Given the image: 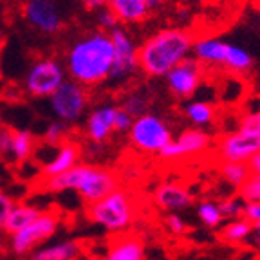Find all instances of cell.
<instances>
[{"mask_svg":"<svg viewBox=\"0 0 260 260\" xmlns=\"http://www.w3.org/2000/svg\"><path fill=\"white\" fill-rule=\"evenodd\" d=\"M114 60V47L110 32H87L76 38L65 53V73L71 80L85 87L100 85L110 78Z\"/></svg>","mask_w":260,"mask_h":260,"instance_id":"6da1fadb","label":"cell"},{"mask_svg":"<svg viewBox=\"0 0 260 260\" xmlns=\"http://www.w3.org/2000/svg\"><path fill=\"white\" fill-rule=\"evenodd\" d=\"M190 31L183 27H162L138 45V69L148 78H165L175 65L191 56Z\"/></svg>","mask_w":260,"mask_h":260,"instance_id":"7a4b0ae2","label":"cell"},{"mask_svg":"<svg viewBox=\"0 0 260 260\" xmlns=\"http://www.w3.org/2000/svg\"><path fill=\"white\" fill-rule=\"evenodd\" d=\"M191 56L203 67H222L237 74L248 73L253 67V56L248 49L219 37H203L193 40Z\"/></svg>","mask_w":260,"mask_h":260,"instance_id":"3957f363","label":"cell"},{"mask_svg":"<svg viewBox=\"0 0 260 260\" xmlns=\"http://www.w3.org/2000/svg\"><path fill=\"white\" fill-rule=\"evenodd\" d=\"M136 210H138V206H136L132 193L118 186L109 195H105L103 199L89 204L87 217L90 222L105 228L112 233H118L125 232L126 228H130V224L134 222Z\"/></svg>","mask_w":260,"mask_h":260,"instance_id":"277c9868","label":"cell"},{"mask_svg":"<svg viewBox=\"0 0 260 260\" xmlns=\"http://www.w3.org/2000/svg\"><path fill=\"white\" fill-rule=\"evenodd\" d=\"M128 139L136 150L143 154H159L172 141V130L165 118L145 112L134 118L128 128Z\"/></svg>","mask_w":260,"mask_h":260,"instance_id":"5b68a950","label":"cell"},{"mask_svg":"<svg viewBox=\"0 0 260 260\" xmlns=\"http://www.w3.org/2000/svg\"><path fill=\"white\" fill-rule=\"evenodd\" d=\"M60 213L56 211H40L37 219L18 232L11 233V249L15 255L27 256L42 244L53 239L60 226Z\"/></svg>","mask_w":260,"mask_h":260,"instance_id":"8992f818","label":"cell"},{"mask_svg":"<svg viewBox=\"0 0 260 260\" xmlns=\"http://www.w3.org/2000/svg\"><path fill=\"white\" fill-rule=\"evenodd\" d=\"M51 110L56 119L63 123H76L85 114L89 107V90L85 85H81L74 80L65 78L63 83L49 96Z\"/></svg>","mask_w":260,"mask_h":260,"instance_id":"52a82bcc","label":"cell"},{"mask_svg":"<svg viewBox=\"0 0 260 260\" xmlns=\"http://www.w3.org/2000/svg\"><path fill=\"white\" fill-rule=\"evenodd\" d=\"M67 78L65 67L54 58H40L24 76L25 92L35 98H49Z\"/></svg>","mask_w":260,"mask_h":260,"instance_id":"ba28073f","label":"cell"},{"mask_svg":"<svg viewBox=\"0 0 260 260\" xmlns=\"http://www.w3.org/2000/svg\"><path fill=\"white\" fill-rule=\"evenodd\" d=\"M22 16L35 31L56 35L65 25V8L60 0H24Z\"/></svg>","mask_w":260,"mask_h":260,"instance_id":"9c48e42d","label":"cell"},{"mask_svg":"<svg viewBox=\"0 0 260 260\" xmlns=\"http://www.w3.org/2000/svg\"><path fill=\"white\" fill-rule=\"evenodd\" d=\"M203 65L190 56L175 65L165 76V80H167V87L172 92V96L188 100V98L195 96V92L199 90L201 83H203Z\"/></svg>","mask_w":260,"mask_h":260,"instance_id":"30bf717a","label":"cell"},{"mask_svg":"<svg viewBox=\"0 0 260 260\" xmlns=\"http://www.w3.org/2000/svg\"><path fill=\"white\" fill-rule=\"evenodd\" d=\"M110 38H112V47H114V60H112L110 78L121 81L138 69V44L119 25L110 31Z\"/></svg>","mask_w":260,"mask_h":260,"instance_id":"8fae6325","label":"cell"},{"mask_svg":"<svg viewBox=\"0 0 260 260\" xmlns=\"http://www.w3.org/2000/svg\"><path fill=\"white\" fill-rule=\"evenodd\" d=\"M118 186L119 181L114 172L107 170V168L85 165V170L80 179V184L76 186V191L87 204H92L103 199L105 195H109Z\"/></svg>","mask_w":260,"mask_h":260,"instance_id":"7c38bea8","label":"cell"},{"mask_svg":"<svg viewBox=\"0 0 260 260\" xmlns=\"http://www.w3.org/2000/svg\"><path fill=\"white\" fill-rule=\"evenodd\" d=\"M210 146H211V136L204 128L193 126V128L183 130L177 139L172 138V141L159 152V155L162 159H168V161H172V159L193 157V155L204 154L206 150H210Z\"/></svg>","mask_w":260,"mask_h":260,"instance_id":"4fadbf2b","label":"cell"},{"mask_svg":"<svg viewBox=\"0 0 260 260\" xmlns=\"http://www.w3.org/2000/svg\"><path fill=\"white\" fill-rule=\"evenodd\" d=\"M260 150V136L235 130L222 136L217 145V154L222 161L246 162L255 152Z\"/></svg>","mask_w":260,"mask_h":260,"instance_id":"5bb4252c","label":"cell"},{"mask_svg":"<svg viewBox=\"0 0 260 260\" xmlns=\"http://www.w3.org/2000/svg\"><path fill=\"white\" fill-rule=\"evenodd\" d=\"M35 150V138L27 130L4 128L0 136V157L11 159L15 162H24L31 157Z\"/></svg>","mask_w":260,"mask_h":260,"instance_id":"9a60e30c","label":"cell"},{"mask_svg":"<svg viewBox=\"0 0 260 260\" xmlns=\"http://www.w3.org/2000/svg\"><path fill=\"white\" fill-rule=\"evenodd\" d=\"M154 201L161 210L183 211L193 204V195L179 183H161L154 191Z\"/></svg>","mask_w":260,"mask_h":260,"instance_id":"2e32d148","label":"cell"},{"mask_svg":"<svg viewBox=\"0 0 260 260\" xmlns=\"http://www.w3.org/2000/svg\"><path fill=\"white\" fill-rule=\"evenodd\" d=\"M116 109L114 105H102L94 109L87 118V138L94 143H103L110 138L114 132V118H116Z\"/></svg>","mask_w":260,"mask_h":260,"instance_id":"e0dca14e","label":"cell"},{"mask_svg":"<svg viewBox=\"0 0 260 260\" xmlns=\"http://www.w3.org/2000/svg\"><path fill=\"white\" fill-rule=\"evenodd\" d=\"M105 6L112 9L119 24H141L150 15L145 0H107Z\"/></svg>","mask_w":260,"mask_h":260,"instance_id":"ac0fdd59","label":"cell"},{"mask_svg":"<svg viewBox=\"0 0 260 260\" xmlns=\"http://www.w3.org/2000/svg\"><path fill=\"white\" fill-rule=\"evenodd\" d=\"M78 162H80V146L76 143L63 141L61 145H58L56 154L45 162L44 177L61 174V172L69 170L71 167H74Z\"/></svg>","mask_w":260,"mask_h":260,"instance_id":"d6986e66","label":"cell"},{"mask_svg":"<svg viewBox=\"0 0 260 260\" xmlns=\"http://www.w3.org/2000/svg\"><path fill=\"white\" fill-rule=\"evenodd\" d=\"M80 255V244L74 240L51 244L45 248H37L27 255V260H74Z\"/></svg>","mask_w":260,"mask_h":260,"instance_id":"ffe728a7","label":"cell"},{"mask_svg":"<svg viewBox=\"0 0 260 260\" xmlns=\"http://www.w3.org/2000/svg\"><path fill=\"white\" fill-rule=\"evenodd\" d=\"M145 258V246L136 237H123L109 248V253L103 260H143Z\"/></svg>","mask_w":260,"mask_h":260,"instance_id":"44dd1931","label":"cell"},{"mask_svg":"<svg viewBox=\"0 0 260 260\" xmlns=\"http://www.w3.org/2000/svg\"><path fill=\"white\" fill-rule=\"evenodd\" d=\"M40 215V210L35 206H29V204H13L11 211L8 213V217H6V222L4 226H2V230H4L8 235H11V233L18 232V230H22L24 226H27L29 222H32V220L37 219V217Z\"/></svg>","mask_w":260,"mask_h":260,"instance_id":"7402d4cb","label":"cell"},{"mask_svg":"<svg viewBox=\"0 0 260 260\" xmlns=\"http://www.w3.org/2000/svg\"><path fill=\"white\" fill-rule=\"evenodd\" d=\"M184 116L193 126H210L211 123L215 121V109L210 102L204 100H191L184 105Z\"/></svg>","mask_w":260,"mask_h":260,"instance_id":"603a6c76","label":"cell"},{"mask_svg":"<svg viewBox=\"0 0 260 260\" xmlns=\"http://www.w3.org/2000/svg\"><path fill=\"white\" fill-rule=\"evenodd\" d=\"M220 174H222V179L228 184H232L233 188H240L246 183V179L251 175V172H249L246 162L224 161L222 167H220Z\"/></svg>","mask_w":260,"mask_h":260,"instance_id":"cb8c5ba5","label":"cell"},{"mask_svg":"<svg viewBox=\"0 0 260 260\" xmlns=\"http://www.w3.org/2000/svg\"><path fill=\"white\" fill-rule=\"evenodd\" d=\"M220 237H222V240H226V242H230V244L242 242V240L251 237V222L246 220L244 217L233 219L232 222L222 230Z\"/></svg>","mask_w":260,"mask_h":260,"instance_id":"d4e9b609","label":"cell"},{"mask_svg":"<svg viewBox=\"0 0 260 260\" xmlns=\"http://www.w3.org/2000/svg\"><path fill=\"white\" fill-rule=\"evenodd\" d=\"M148 107H150V100L143 90H132L121 102V109H125L132 118H138L141 114L148 112Z\"/></svg>","mask_w":260,"mask_h":260,"instance_id":"484cf974","label":"cell"},{"mask_svg":"<svg viewBox=\"0 0 260 260\" xmlns=\"http://www.w3.org/2000/svg\"><path fill=\"white\" fill-rule=\"evenodd\" d=\"M197 215L203 220L204 226H208V228H219L220 224L224 222L219 206H217V203H213V201H203V203H199V206H197Z\"/></svg>","mask_w":260,"mask_h":260,"instance_id":"4316f807","label":"cell"},{"mask_svg":"<svg viewBox=\"0 0 260 260\" xmlns=\"http://www.w3.org/2000/svg\"><path fill=\"white\" fill-rule=\"evenodd\" d=\"M239 197L244 203L260 201V174H251L246 179V183L239 188Z\"/></svg>","mask_w":260,"mask_h":260,"instance_id":"83f0119b","label":"cell"},{"mask_svg":"<svg viewBox=\"0 0 260 260\" xmlns=\"http://www.w3.org/2000/svg\"><path fill=\"white\" fill-rule=\"evenodd\" d=\"M220 210V215L222 219H239L242 217V210H244V201L239 199V197H228V199H222L220 203H217Z\"/></svg>","mask_w":260,"mask_h":260,"instance_id":"f1b7e54d","label":"cell"},{"mask_svg":"<svg viewBox=\"0 0 260 260\" xmlns=\"http://www.w3.org/2000/svg\"><path fill=\"white\" fill-rule=\"evenodd\" d=\"M67 132H69V126H67V123L56 119V121L51 123V125L47 126V130H45V141H47L51 146H58V145H61V143L65 141V138H67Z\"/></svg>","mask_w":260,"mask_h":260,"instance_id":"f546056e","label":"cell"},{"mask_svg":"<svg viewBox=\"0 0 260 260\" xmlns=\"http://www.w3.org/2000/svg\"><path fill=\"white\" fill-rule=\"evenodd\" d=\"M96 11H98V25H100L102 31L110 32L112 29H116L119 25V20L116 18V15H114L109 6H103V8L96 9Z\"/></svg>","mask_w":260,"mask_h":260,"instance_id":"4dcf8cb0","label":"cell"},{"mask_svg":"<svg viewBox=\"0 0 260 260\" xmlns=\"http://www.w3.org/2000/svg\"><path fill=\"white\" fill-rule=\"evenodd\" d=\"M239 130L260 136V109L244 114L242 119H240V123H239Z\"/></svg>","mask_w":260,"mask_h":260,"instance_id":"1f68e13d","label":"cell"},{"mask_svg":"<svg viewBox=\"0 0 260 260\" xmlns=\"http://www.w3.org/2000/svg\"><path fill=\"white\" fill-rule=\"evenodd\" d=\"M165 224H167V228L174 233V235H183V233H186V230H188L184 219L179 215L177 211H170V213L167 215V219H165Z\"/></svg>","mask_w":260,"mask_h":260,"instance_id":"d6a6232c","label":"cell"},{"mask_svg":"<svg viewBox=\"0 0 260 260\" xmlns=\"http://www.w3.org/2000/svg\"><path fill=\"white\" fill-rule=\"evenodd\" d=\"M132 121H134V118L125 109L118 107L116 109V118H114V132H128V128L132 126Z\"/></svg>","mask_w":260,"mask_h":260,"instance_id":"836d02e7","label":"cell"},{"mask_svg":"<svg viewBox=\"0 0 260 260\" xmlns=\"http://www.w3.org/2000/svg\"><path fill=\"white\" fill-rule=\"evenodd\" d=\"M242 217L249 222H256L260 220V201H249V203H244Z\"/></svg>","mask_w":260,"mask_h":260,"instance_id":"e575fe53","label":"cell"},{"mask_svg":"<svg viewBox=\"0 0 260 260\" xmlns=\"http://www.w3.org/2000/svg\"><path fill=\"white\" fill-rule=\"evenodd\" d=\"M13 204H15V201H13L8 193L0 191V230H2V226H4L6 217H8V213L11 211Z\"/></svg>","mask_w":260,"mask_h":260,"instance_id":"d590c367","label":"cell"},{"mask_svg":"<svg viewBox=\"0 0 260 260\" xmlns=\"http://www.w3.org/2000/svg\"><path fill=\"white\" fill-rule=\"evenodd\" d=\"M246 165H248V168H249L251 174H260V150L255 152V154L246 161Z\"/></svg>","mask_w":260,"mask_h":260,"instance_id":"8d00e7d4","label":"cell"},{"mask_svg":"<svg viewBox=\"0 0 260 260\" xmlns=\"http://www.w3.org/2000/svg\"><path fill=\"white\" fill-rule=\"evenodd\" d=\"M83 8L90 9V11H94V9H100L103 8V6L107 4V0H78Z\"/></svg>","mask_w":260,"mask_h":260,"instance_id":"74e56055","label":"cell"},{"mask_svg":"<svg viewBox=\"0 0 260 260\" xmlns=\"http://www.w3.org/2000/svg\"><path fill=\"white\" fill-rule=\"evenodd\" d=\"M145 4L148 6V9L152 13V11H159L162 6L167 4V0H145Z\"/></svg>","mask_w":260,"mask_h":260,"instance_id":"f35d334b","label":"cell"},{"mask_svg":"<svg viewBox=\"0 0 260 260\" xmlns=\"http://www.w3.org/2000/svg\"><path fill=\"white\" fill-rule=\"evenodd\" d=\"M251 237L256 244H260V220H256V222L251 224Z\"/></svg>","mask_w":260,"mask_h":260,"instance_id":"ab89813d","label":"cell"},{"mask_svg":"<svg viewBox=\"0 0 260 260\" xmlns=\"http://www.w3.org/2000/svg\"><path fill=\"white\" fill-rule=\"evenodd\" d=\"M4 44V32H2V29H0V45Z\"/></svg>","mask_w":260,"mask_h":260,"instance_id":"60d3db41","label":"cell"},{"mask_svg":"<svg viewBox=\"0 0 260 260\" xmlns=\"http://www.w3.org/2000/svg\"><path fill=\"white\" fill-rule=\"evenodd\" d=\"M181 2H188V4H193V2H201V0H181Z\"/></svg>","mask_w":260,"mask_h":260,"instance_id":"b9f144b4","label":"cell"},{"mask_svg":"<svg viewBox=\"0 0 260 260\" xmlns=\"http://www.w3.org/2000/svg\"><path fill=\"white\" fill-rule=\"evenodd\" d=\"M6 126H2V123H0V136H2V132H4Z\"/></svg>","mask_w":260,"mask_h":260,"instance_id":"7bdbcfd3","label":"cell"}]
</instances>
